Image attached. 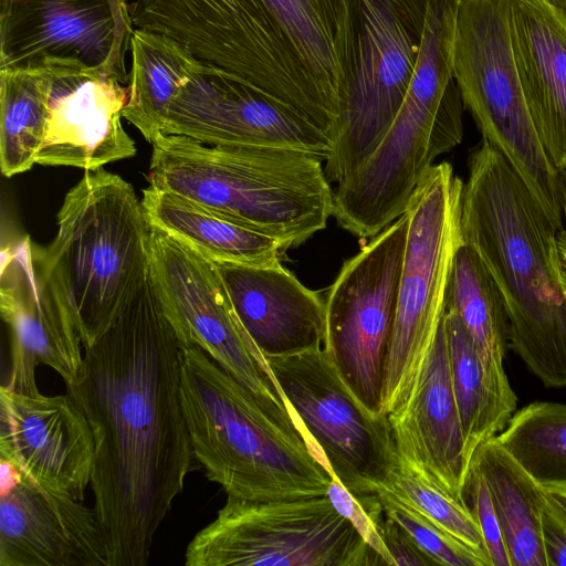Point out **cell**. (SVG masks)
<instances>
[{"mask_svg":"<svg viewBox=\"0 0 566 566\" xmlns=\"http://www.w3.org/2000/svg\"><path fill=\"white\" fill-rule=\"evenodd\" d=\"M182 348L149 272L66 384L94 438L90 486L111 566L147 565L191 469Z\"/></svg>","mask_w":566,"mask_h":566,"instance_id":"6da1fadb","label":"cell"},{"mask_svg":"<svg viewBox=\"0 0 566 566\" xmlns=\"http://www.w3.org/2000/svg\"><path fill=\"white\" fill-rule=\"evenodd\" d=\"M462 241L480 255L505 304L510 347L549 388L566 386V268L557 234L516 170L489 142L471 151Z\"/></svg>","mask_w":566,"mask_h":566,"instance_id":"7a4b0ae2","label":"cell"},{"mask_svg":"<svg viewBox=\"0 0 566 566\" xmlns=\"http://www.w3.org/2000/svg\"><path fill=\"white\" fill-rule=\"evenodd\" d=\"M180 397L193 455L227 496L327 495L333 473L294 416L261 401L199 347L182 348Z\"/></svg>","mask_w":566,"mask_h":566,"instance_id":"3957f363","label":"cell"},{"mask_svg":"<svg viewBox=\"0 0 566 566\" xmlns=\"http://www.w3.org/2000/svg\"><path fill=\"white\" fill-rule=\"evenodd\" d=\"M151 145L149 185L273 237L286 250L325 229L333 216L334 190L315 156L169 134Z\"/></svg>","mask_w":566,"mask_h":566,"instance_id":"277c9868","label":"cell"},{"mask_svg":"<svg viewBox=\"0 0 566 566\" xmlns=\"http://www.w3.org/2000/svg\"><path fill=\"white\" fill-rule=\"evenodd\" d=\"M56 217L43 260L84 348L112 326L148 276L151 228L133 186L103 168L85 171Z\"/></svg>","mask_w":566,"mask_h":566,"instance_id":"5b68a950","label":"cell"},{"mask_svg":"<svg viewBox=\"0 0 566 566\" xmlns=\"http://www.w3.org/2000/svg\"><path fill=\"white\" fill-rule=\"evenodd\" d=\"M463 184L449 163L433 165L406 211L408 232L379 405L387 418L412 398L444 316L452 262L462 243Z\"/></svg>","mask_w":566,"mask_h":566,"instance_id":"8992f818","label":"cell"},{"mask_svg":"<svg viewBox=\"0 0 566 566\" xmlns=\"http://www.w3.org/2000/svg\"><path fill=\"white\" fill-rule=\"evenodd\" d=\"M453 74L482 138L504 156L562 229L559 171L544 149L525 99L513 48L511 0H461Z\"/></svg>","mask_w":566,"mask_h":566,"instance_id":"52a82bcc","label":"cell"},{"mask_svg":"<svg viewBox=\"0 0 566 566\" xmlns=\"http://www.w3.org/2000/svg\"><path fill=\"white\" fill-rule=\"evenodd\" d=\"M463 106L458 86L413 74L377 147L337 182L333 217L339 227L373 238L402 216L433 161L462 142Z\"/></svg>","mask_w":566,"mask_h":566,"instance_id":"ba28073f","label":"cell"},{"mask_svg":"<svg viewBox=\"0 0 566 566\" xmlns=\"http://www.w3.org/2000/svg\"><path fill=\"white\" fill-rule=\"evenodd\" d=\"M187 566L385 565L327 495L282 501L227 496L185 553Z\"/></svg>","mask_w":566,"mask_h":566,"instance_id":"9c48e42d","label":"cell"},{"mask_svg":"<svg viewBox=\"0 0 566 566\" xmlns=\"http://www.w3.org/2000/svg\"><path fill=\"white\" fill-rule=\"evenodd\" d=\"M265 357L317 459L357 499L375 495L392 461V429L355 392L328 337Z\"/></svg>","mask_w":566,"mask_h":566,"instance_id":"30bf717a","label":"cell"},{"mask_svg":"<svg viewBox=\"0 0 566 566\" xmlns=\"http://www.w3.org/2000/svg\"><path fill=\"white\" fill-rule=\"evenodd\" d=\"M426 10L427 0H360L354 72L324 163L331 182L373 153L397 115L421 48Z\"/></svg>","mask_w":566,"mask_h":566,"instance_id":"8fae6325","label":"cell"},{"mask_svg":"<svg viewBox=\"0 0 566 566\" xmlns=\"http://www.w3.org/2000/svg\"><path fill=\"white\" fill-rule=\"evenodd\" d=\"M150 277L182 347L196 346L272 408L291 412L214 263L151 227Z\"/></svg>","mask_w":566,"mask_h":566,"instance_id":"7c38bea8","label":"cell"},{"mask_svg":"<svg viewBox=\"0 0 566 566\" xmlns=\"http://www.w3.org/2000/svg\"><path fill=\"white\" fill-rule=\"evenodd\" d=\"M126 0H0V71L85 72L128 83Z\"/></svg>","mask_w":566,"mask_h":566,"instance_id":"4fadbf2b","label":"cell"},{"mask_svg":"<svg viewBox=\"0 0 566 566\" xmlns=\"http://www.w3.org/2000/svg\"><path fill=\"white\" fill-rule=\"evenodd\" d=\"M407 232L405 212L344 262L325 297L326 336L338 365L364 403L378 412Z\"/></svg>","mask_w":566,"mask_h":566,"instance_id":"5bb4252c","label":"cell"},{"mask_svg":"<svg viewBox=\"0 0 566 566\" xmlns=\"http://www.w3.org/2000/svg\"><path fill=\"white\" fill-rule=\"evenodd\" d=\"M163 132L210 146L300 151L324 163L334 149L333 140L301 115L206 64L170 102Z\"/></svg>","mask_w":566,"mask_h":566,"instance_id":"9a60e30c","label":"cell"},{"mask_svg":"<svg viewBox=\"0 0 566 566\" xmlns=\"http://www.w3.org/2000/svg\"><path fill=\"white\" fill-rule=\"evenodd\" d=\"M0 310L10 336V389L38 392L40 365L65 385L75 380L83 361L81 336L49 276L43 248L29 237L2 249Z\"/></svg>","mask_w":566,"mask_h":566,"instance_id":"2e32d148","label":"cell"},{"mask_svg":"<svg viewBox=\"0 0 566 566\" xmlns=\"http://www.w3.org/2000/svg\"><path fill=\"white\" fill-rule=\"evenodd\" d=\"M0 459L40 488L83 501L95 443L86 418L67 394H24L2 385Z\"/></svg>","mask_w":566,"mask_h":566,"instance_id":"e0dca14e","label":"cell"},{"mask_svg":"<svg viewBox=\"0 0 566 566\" xmlns=\"http://www.w3.org/2000/svg\"><path fill=\"white\" fill-rule=\"evenodd\" d=\"M0 566H111L94 509L0 459Z\"/></svg>","mask_w":566,"mask_h":566,"instance_id":"ac0fdd59","label":"cell"},{"mask_svg":"<svg viewBox=\"0 0 566 566\" xmlns=\"http://www.w3.org/2000/svg\"><path fill=\"white\" fill-rule=\"evenodd\" d=\"M46 128L36 164L96 170L133 157L135 142L120 117L128 85L113 76L85 72H44Z\"/></svg>","mask_w":566,"mask_h":566,"instance_id":"d6986e66","label":"cell"},{"mask_svg":"<svg viewBox=\"0 0 566 566\" xmlns=\"http://www.w3.org/2000/svg\"><path fill=\"white\" fill-rule=\"evenodd\" d=\"M213 263L241 323L264 355L286 354L324 340L325 298L303 285L281 261L269 265Z\"/></svg>","mask_w":566,"mask_h":566,"instance_id":"ffe728a7","label":"cell"},{"mask_svg":"<svg viewBox=\"0 0 566 566\" xmlns=\"http://www.w3.org/2000/svg\"><path fill=\"white\" fill-rule=\"evenodd\" d=\"M388 420L394 439L407 447L444 489L464 501L470 467L451 381L444 316L412 398Z\"/></svg>","mask_w":566,"mask_h":566,"instance_id":"44dd1931","label":"cell"},{"mask_svg":"<svg viewBox=\"0 0 566 566\" xmlns=\"http://www.w3.org/2000/svg\"><path fill=\"white\" fill-rule=\"evenodd\" d=\"M515 60L544 149L566 169V24L539 0H511Z\"/></svg>","mask_w":566,"mask_h":566,"instance_id":"7402d4cb","label":"cell"},{"mask_svg":"<svg viewBox=\"0 0 566 566\" xmlns=\"http://www.w3.org/2000/svg\"><path fill=\"white\" fill-rule=\"evenodd\" d=\"M339 117L354 72L360 0H260Z\"/></svg>","mask_w":566,"mask_h":566,"instance_id":"603a6c76","label":"cell"},{"mask_svg":"<svg viewBox=\"0 0 566 566\" xmlns=\"http://www.w3.org/2000/svg\"><path fill=\"white\" fill-rule=\"evenodd\" d=\"M142 205L151 227L213 262L269 265L286 251L273 237L153 185L144 189Z\"/></svg>","mask_w":566,"mask_h":566,"instance_id":"cb8c5ba5","label":"cell"},{"mask_svg":"<svg viewBox=\"0 0 566 566\" xmlns=\"http://www.w3.org/2000/svg\"><path fill=\"white\" fill-rule=\"evenodd\" d=\"M450 374L470 467L476 449L497 437L515 413L517 398L504 366L488 364L459 315L446 308Z\"/></svg>","mask_w":566,"mask_h":566,"instance_id":"d4e9b609","label":"cell"},{"mask_svg":"<svg viewBox=\"0 0 566 566\" xmlns=\"http://www.w3.org/2000/svg\"><path fill=\"white\" fill-rule=\"evenodd\" d=\"M471 464L488 485L511 566H548L542 537L546 489L496 437L476 449Z\"/></svg>","mask_w":566,"mask_h":566,"instance_id":"484cf974","label":"cell"},{"mask_svg":"<svg viewBox=\"0 0 566 566\" xmlns=\"http://www.w3.org/2000/svg\"><path fill=\"white\" fill-rule=\"evenodd\" d=\"M129 98L123 117L150 144L163 133L170 102L202 64L170 39L134 29L130 39Z\"/></svg>","mask_w":566,"mask_h":566,"instance_id":"4316f807","label":"cell"},{"mask_svg":"<svg viewBox=\"0 0 566 566\" xmlns=\"http://www.w3.org/2000/svg\"><path fill=\"white\" fill-rule=\"evenodd\" d=\"M446 308L459 315L488 364L504 366L510 347L505 304L482 259L463 241L453 258Z\"/></svg>","mask_w":566,"mask_h":566,"instance_id":"83f0119b","label":"cell"},{"mask_svg":"<svg viewBox=\"0 0 566 566\" xmlns=\"http://www.w3.org/2000/svg\"><path fill=\"white\" fill-rule=\"evenodd\" d=\"M375 494L388 495L411 507L488 559L481 530L467 503L444 489L422 462L397 440L392 461Z\"/></svg>","mask_w":566,"mask_h":566,"instance_id":"f1b7e54d","label":"cell"},{"mask_svg":"<svg viewBox=\"0 0 566 566\" xmlns=\"http://www.w3.org/2000/svg\"><path fill=\"white\" fill-rule=\"evenodd\" d=\"M48 115L44 72L0 71V166L6 177L28 171L42 146Z\"/></svg>","mask_w":566,"mask_h":566,"instance_id":"f546056e","label":"cell"},{"mask_svg":"<svg viewBox=\"0 0 566 566\" xmlns=\"http://www.w3.org/2000/svg\"><path fill=\"white\" fill-rule=\"evenodd\" d=\"M496 438L544 489H566V403L532 402Z\"/></svg>","mask_w":566,"mask_h":566,"instance_id":"4dcf8cb0","label":"cell"},{"mask_svg":"<svg viewBox=\"0 0 566 566\" xmlns=\"http://www.w3.org/2000/svg\"><path fill=\"white\" fill-rule=\"evenodd\" d=\"M375 495L384 514L398 523L437 565L490 566L482 554L447 534L411 507L388 495Z\"/></svg>","mask_w":566,"mask_h":566,"instance_id":"1f68e13d","label":"cell"},{"mask_svg":"<svg viewBox=\"0 0 566 566\" xmlns=\"http://www.w3.org/2000/svg\"><path fill=\"white\" fill-rule=\"evenodd\" d=\"M327 496L335 509L350 521L355 530L370 548L379 555L385 565L394 566L392 557L380 534L384 511L377 496L370 495L357 499L334 474Z\"/></svg>","mask_w":566,"mask_h":566,"instance_id":"d6a6232c","label":"cell"},{"mask_svg":"<svg viewBox=\"0 0 566 566\" xmlns=\"http://www.w3.org/2000/svg\"><path fill=\"white\" fill-rule=\"evenodd\" d=\"M463 497L481 530L490 566H511L488 485L472 464L465 480Z\"/></svg>","mask_w":566,"mask_h":566,"instance_id":"836d02e7","label":"cell"},{"mask_svg":"<svg viewBox=\"0 0 566 566\" xmlns=\"http://www.w3.org/2000/svg\"><path fill=\"white\" fill-rule=\"evenodd\" d=\"M542 537L548 566H566V511L548 492L542 511Z\"/></svg>","mask_w":566,"mask_h":566,"instance_id":"e575fe53","label":"cell"},{"mask_svg":"<svg viewBox=\"0 0 566 566\" xmlns=\"http://www.w3.org/2000/svg\"><path fill=\"white\" fill-rule=\"evenodd\" d=\"M380 534L395 565H437L398 523L385 514Z\"/></svg>","mask_w":566,"mask_h":566,"instance_id":"d590c367","label":"cell"},{"mask_svg":"<svg viewBox=\"0 0 566 566\" xmlns=\"http://www.w3.org/2000/svg\"><path fill=\"white\" fill-rule=\"evenodd\" d=\"M566 24V0H539Z\"/></svg>","mask_w":566,"mask_h":566,"instance_id":"8d00e7d4","label":"cell"},{"mask_svg":"<svg viewBox=\"0 0 566 566\" xmlns=\"http://www.w3.org/2000/svg\"><path fill=\"white\" fill-rule=\"evenodd\" d=\"M560 207L566 221V169L559 171Z\"/></svg>","mask_w":566,"mask_h":566,"instance_id":"74e56055","label":"cell"},{"mask_svg":"<svg viewBox=\"0 0 566 566\" xmlns=\"http://www.w3.org/2000/svg\"><path fill=\"white\" fill-rule=\"evenodd\" d=\"M559 251H560L562 259H563V262L566 268V235L559 242Z\"/></svg>","mask_w":566,"mask_h":566,"instance_id":"f35d334b","label":"cell"}]
</instances>
